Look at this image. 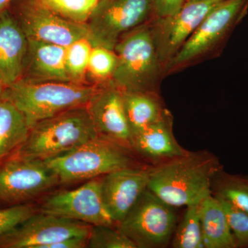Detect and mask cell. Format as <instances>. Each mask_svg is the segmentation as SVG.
Wrapping results in <instances>:
<instances>
[{
  "mask_svg": "<svg viewBox=\"0 0 248 248\" xmlns=\"http://www.w3.org/2000/svg\"><path fill=\"white\" fill-rule=\"evenodd\" d=\"M222 168L219 159L210 152L188 151L151 166L148 188L175 208L196 205L212 195V179Z\"/></svg>",
  "mask_w": 248,
  "mask_h": 248,
  "instance_id": "1",
  "label": "cell"
},
{
  "mask_svg": "<svg viewBox=\"0 0 248 248\" xmlns=\"http://www.w3.org/2000/svg\"><path fill=\"white\" fill-rule=\"evenodd\" d=\"M97 138L86 107L76 108L37 122L14 155L45 161Z\"/></svg>",
  "mask_w": 248,
  "mask_h": 248,
  "instance_id": "2",
  "label": "cell"
},
{
  "mask_svg": "<svg viewBox=\"0 0 248 248\" xmlns=\"http://www.w3.org/2000/svg\"><path fill=\"white\" fill-rule=\"evenodd\" d=\"M101 86L60 81H19L5 87L2 100L11 102L20 110L32 128L45 119L76 108L86 107Z\"/></svg>",
  "mask_w": 248,
  "mask_h": 248,
  "instance_id": "3",
  "label": "cell"
},
{
  "mask_svg": "<svg viewBox=\"0 0 248 248\" xmlns=\"http://www.w3.org/2000/svg\"><path fill=\"white\" fill-rule=\"evenodd\" d=\"M114 50L119 62L112 83L124 92L159 94L165 74L158 58L151 22L123 36Z\"/></svg>",
  "mask_w": 248,
  "mask_h": 248,
  "instance_id": "4",
  "label": "cell"
},
{
  "mask_svg": "<svg viewBox=\"0 0 248 248\" xmlns=\"http://www.w3.org/2000/svg\"><path fill=\"white\" fill-rule=\"evenodd\" d=\"M61 184L79 182L136 166L134 152L105 138L98 137L73 151L44 161Z\"/></svg>",
  "mask_w": 248,
  "mask_h": 248,
  "instance_id": "5",
  "label": "cell"
},
{
  "mask_svg": "<svg viewBox=\"0 0 248 248\" xmlns=\"http://www.w3.org/2000/svg\"><path fill=\"white\" fill-rule=\"evenodd\" d=\"M179 218L177 208L147 188L117 228L137 248H164L170 244Z\"/></svg>",
  "mask_w": 248,
  "mask_h": 248,
  "instance_id": "6",
  "label": "cell"
},
{
  "mask_svg": "<svg viewBox=\"0 0 248 248\" xmlns=\"http://www.w3.org/2000/svg\"><path fill=\"white\" fill-rule=\"evenodd\" d=\"M155 17L153 0H99L86 25L93 46L114 50L123 36Z\"/></svg>",
  "mask_w": 248,
  "mask_h": 248,
  "instance_id": "7",
  "label": "cell"
},
{
  "mask_svg": "<svg viewBox=\"0 0 248 248\" xmlns=\"http://www.w3.org/2000/svg\"><path fill=\"white\" fill-rule=\"evenodd\" d=\"M248 0H223L204 18L172 59L166 73L187 66L219 45L247 14Z\"/></svg>",
  "mask_w": 248,
  "mask_h": 248,
  "instance_id": "8",
  "label": "cell"
},
{
  "mask_svg": "<svg viewBox=\"0 0 248 248\" xmlns=\"http://www.w3.org/2000/svg\"><path fill=\"white\" fill-rule=\"evenodd\" d=\"M8 9L29 40L68 46L91 34L86 24L67 20L55 14L42 0H12Z\"/></svg>",
  "mask_w": 248,
  "mask_h": 248,
  "instance_id": "9",
  "label": "cell"
},
{
  "mask_svg": "<svg viewBox=\"0 0 248 248\" xmlns=\"http://www.w3.org/2000/svg\"><path fill=\"white\" fill-rule=\"evenodd\" d=\"M60 184L45 161L11 155L0 161V204H22Z\"/></svg>",
  "mask_w": 248,
  "mask_h": 248,
  "instance_id": "10",
  "label": "cell"
},
{
  "mask_svg": "<svg viewBox=\"0 0 248 248\" xmlns=\"http://www.w3.org/2000/svg\"><path fill=\"white\" fill-rule=\"evenodd\" d=\"M223 0H190L178 12L151 22L158 58L165 71L207 15Z\"/></svg>",
  "mask_w": 248,
  "mask_h": 248,
  "instance_id": "11",
  "label": "cell"
},
{
  "mask_svg": "<svg viewBox=\"0 0 248 248\" xmlns=\"http://www.w3.org/2000/svg\"><path fill=\"white\" fill-rule=\"evenodd\" d=\"M91 225L45 213L30 218L0 237V248H46L73 236H89Z\"/></svg>",
  "mask_w": 248,
  "mask_h": 248,
  "instance_id": "12",
  "label": "cell"
},
{
  "mask_svg": "<svg viewBox=\"0 0 248 248\" xmlns=\"http://www.w3.org/2000/svg\"><path fill=\"white\" fill-rule=\"evenodd\" d=\"M40 213L69 218L91 226H117L103 200L102 179L94 178L74 190L58 192L42 204Z\"/></svg>",
  "mask_w": 248,
  "mask_h": 248,
  "instance_id": "13",
  "label": "cell"
},
{
  "mask_svg": "<svg viewBox=\"0 0 248 248\" xmlns=\"http://www.w3.org/2000/svg\"><path fill=\"white\" fill-rule=\"evenodd\" d=\"M98 137L131 150L132 133L129 125L124 92L110 81L102 86L86 105Z\"/></svg>",
  "mask_w": 248,
  "mask_h": 248,
  "instance_id": "14",
  "label": "cell"
},
{
  "mask_svg": "<svg viewBox=\"0 0 248 248\" xmlns=\"http://www.w3.org/2000/svg\"><path fill=\"white\" fill-rule=\"evenodd\" d=\"M151 166L118 170L102 178L103 200L111 218L118 225L148 188Z\"/></svg>",
  "mask_w": 248,
  "mask_h": 248,
  "instance_id": "15",
  "label": "cell"
},
{
  "mask_svg": "<svg viewBox=\"0 0 248 248\" xmlns=\"http://www.w3.org/2000/svg\"><path fill=\"white\" fill-rule=\"evenodd\" d=\"M131 148L150 166L163 164L188 152L174 138L170 112L156 123L133 134Z\"/></svg>",
  "mask_w": 248,
  "mask_h": 248,
  "instance_id": "16",
  "label": "cell"
},
{
  "mask_svg": "<svg viewBox=\"0 0 248 248\" xmlns=\"http://www.w3.org/2000/svg\"><path fill=\"white\" fill-rule=\"evenodd\" d=\"M29 39L8 8L0 12V80L5 87L21 79Z\"/></svg>",
  "mask_w": 248,
  "mask_h": 248,
  "instance_id": "17",
  "label": "cell"
},
{
  "mask_svg": "<svg viewBox=\"0 0 248 248\" xmlns=\"http://www.w3.org/2000/svg\"><path fill=\"white\" fill-rule=\"evenodd\" d=\"M65 54L66 47L63 46L29 39L27 60L19 81L71 82L66 73Z\"/></svg>",
  "mask_w": 248,
  "mask_h": 248,
  "instance_id": "18",
  "label": "cell"
},
{
  "mask_svg": "<svg viewBox=\"0 0 248 248\" xmlns=\"http://www.w3.org/2000/svg\"><path fill=\"white\" fill-rule=\"evenodd\" d=\"M199 205L204 248H236L234 238L221 202L211 195Z\"/></svg>",
  "mask_w": 248,
  "mask_h": 248,
  "instance_id": "19",
  "label": "cell"
},
{
  "mask_svg": "<svg viewBox=\"0 0 248 248\" xmlns=\"http://www.w3.org/2000/svg\"><path fill=\"white\" fill-rule=\"evenodd\" d=\"M124 100L132 135L161 120L169 112L156 93L124 92Z\"/></svg>",
  "mask_w": 248,
  "mask_h": 248,
  "instance_id": "20",
  "label": "cell"
},
{
  "mask_svg": "<svg viewBox=\"0 0 248 248\" xmlns=\"http://www.w3.org/2000/svg\"><path fill=\"white\" fill-rule=\"evenodd\" d=\"M31 126L27 118L8 101L0 103V161L14 155L27 140Z\"/></svg>",
  "mask_w": 248,
  "mask_h": 248,
  "instance_id": "21",
  "label": "cell"
},
{
  "mask_svg": "<svg viewBox=\"0 0 248 248\" xmlns=\"http://www.w3.org/2000/svg\"><path fill=\"white\" fill-rule=\"evenodd\" d=\"M211 194L248 213V180L245 176L230 174L222 168L214 174Z\"/></svg>",
  "mask_w": 248,
  "mask_h": 248,
  "instance_id": "22",
  "label": "cell"
},
{
  "mask_svg": "<svg viewBox=\"0 0 248 248\" xmlns=\"http://www.w3.org/2000/svg\"><path fill=\"white\" fill-rule=\"evenodd\" d=\"M170 245L172 248H204L199 204L186 207Z\"/></svg>",
  "mask_w": 248,
  "mask_h": 248,
  "instance_id": "23",
  "label": "cell"
},
{
  "mask_svg": "<svg viewBox=\"0 0 248 248\" xmlns=\"http://www.w3.org/2000/svg\"><path fill=\"white\" fill-rule=\"evenodd\" d=\"M119 58L115 50L95 46L90 55L86 71V82L94 86H104L112 81Z\"/></svg>",
  "mask_w": 248,
  "mask_h": 248,
  "instance_id": "24",
  "label": "cell"
},
{
  "mask_svg": "<svg viewBox=\"0 0 248 248\" xmlns=\"http://www.w3.org/2000/svg\"><path fill=\"white\" fill-rule=\"evenodd\" d=\"M93 47L89 39H81L66 47L65 65L71 82L88 84L86 71Z\"/></svg>",
  "mask_w": 248,
  "mask_h": 248,
  "instance_id": "25",
  "label": "cell"
},
{
  "mask_svg": "<svg viewBox=\"0 0 248 248\" xmlns=\"http://www.w3.org/2000/svg\"><path fill=\"white\" fill-rule=\"evenodd\" d=\"M61 17L77 24H86L99 0H42Z\"/></svg>",
  "mask_w": 248,
  "mask_h": 248,
  "instance_id": "26",
  "label": "cell"
},
{
  "mask_svg": "<svg viewBox=\"0 0 248 248\" xmlns=\"http://www.w3.org/2000/svg\"><path fill=\"white\" fill-rule=\"evenodd\" d=\"M87 248H137L128 237L119 231L117 226H92L88 236Z\"/></svg>",
  "mask_w": 248,
  "mask_h": 248,
  "instance_id": "27",
  "label": "cell"
},
{
  "mask_svg": "<svg viewBox=\"0 0 248 248\" xmlns=\"http://www.w3.org/2000/svg\"><path fill=\"white\" fill-rule=\"evenodd\" d=\"M217 200L221 202L226 212L236 248H248V213L236 208L226 201Z\"/></svg>",
  "mask_w": 248,
  "mask_h": 248,
  "instance_id": "28",
  "label": "cell"
},
{
  "mask_svg": "<svg viewBox=\"0 0 248 248\" xmlns=\"http://www.w3.org/2000/svg\"><path fill=\"white\" fill-rule=\"evenodd\" d=\"M36 213L30 204H18L0 208V237Z\"/></svg>",
  "mask_w": 248,
  "mask_h": 248,
  "instance_id": "29",
  "label": "cell"
},
{
  "mask_svg": "<svg viewBox=\"0 0 248 248\" xmlns=\"http://www.w3.org/2000/svg\"><path fill=\"white\" fill-rule=\"evenodd\" d=\"M155 17H165L178 12L188 0H153Z\"/></svg>",
  "mask_w": 248,
  "mask_h": 248,
  "instance_id": "30",
  "label": "cell"
},
{
  "mask_svg": "<svg viewBox=\"0 0 248 248\" xmlns=\"http://www.w3.org/2000/svg\"><path fill=\"white\" fill-rule=\"evenodd\" d=\"M12 0H0V12L9 6Z\"/></svg>",
  "mask_w": 248,
  "mask_h": 248,
  "instance_id": "31",
  "label": "cell"
},
{
  "mask_svg": "<svg viewBox=\"0 0 248 248\" xmlns=\"http://www.w3.org/2000/svg\"><path fill=\"white\" fill-rule=\"evenodd\" d=\"M5 89V86L3 84L2 81L0 80V103L2 101V95L3 93H4V90Z\"/></svg>",
  "mask_w": 248,
  "mask_h": 248,
  "instance_id": "32",
  "label": "cell"
},
{
  "mask_svg": "<svg viewBox=\"0 0 248 248\" xmlns=\"http://www.w3.org/2000/svg\"><path fill=\"white\" fill-rule=\"evenodd\" d=\"M245 177H246V179H247L248 180V175H245Z\"/></svg>",
  "mask_w": 248,
  "mask_h": 248,
  "instance_id": "33",
  "label": "cell"
},
{
  "mask_svg": "<svg viewBox=\"0 0 248 248\" xmlns=\"http://www.w3.org/2000/svg\"><path fill=\"white\" fill-rule=\"evenodd\" d=\"M188 1H190V0H188Z\"/></svg>",
  "mask_w": 248,
  "mask_h": 248,
  "instance_id": "34",
  "label": "cell"
}]
</instances>
